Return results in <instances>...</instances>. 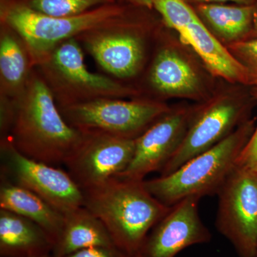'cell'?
<instances>
[{
  "instance_id": "d4e9b609",
  "label": "cell",
  "mask_w": 257,
  "mask_h": 257,
  "mask_svg": "<svg viewBox=\"0 0 257 257\" xmlns=\"http://www.w3.org/2000/svg\"><path fill=\"white\" fill-rule=\"evenodd\" d=\"M189 4L192 5L199 4H210V3H224L231 2L234 4L241 5H253L257 0H186Z\"/></svg>"
},
{
  "instance_id": "cb8c5ba5",
  "label": "cell",
  "mask_w": 257,
  "mask_h": 257,
  "mask_svg": "<svg viewBox=\"0 0 257 257\" xmlns=\"http://www.w3.org/2000/svg\"><path fill=\"white\" fill-rule=\"evenodd\" d=\"M115 246H94L79 250L62 257H133Z\"/></svg>"
},
{
  "instance_id": "277c9868",
  "label": "cell",
  "mask_w": 257,
  "mask_h": 257,
  "mask_svg": "<svg viewBox=\"0 0 257 257\" xmlns=\"http://www.w3.org/2000/svg\"><path fill=\"white\" fill-rule=\"evenodd\" d=\"M256 125V119H248L220 143L191 159L172 173L144 180L145 187L169 207L186 198L200 200L206 196L217 195L237 166L238 159Z\"/></svg>"
},
{
  "instance_id": "7c38bea8",
  "label": "cell",
  "mask_w": 257,
  "mask_h": 257,
  "mask_svg": "<svg viewBox=\"0 0 257 257\" xmlns=\"http://www.w3.org/2000/svg\"><path fill=\"white\" fill-rule=\"evenodd\" d=\"M193 111L186 107L171 109L157 120L135 140L133 160L116 177L144 180L149 174L160 172L183 141Z\"/></svg>"
},
{
  "instance_id": "3957f363",
  "label": "cell",
  "mask_w": 257,
  "mask_h": 257,
  "mask_svg": "<svg viewBox=\"0 0 257 257\" xmlns=\"http://www.w3.org/2000/svg\"><path fill=\"white\" fill-rule=\"evenodd\" d=\"M148 10L117 3L102 5L82 14L54 18L39 14L13 0H0V23L9 25L21 36L35 66L37 60L61 42L94 30L132 23Z\"/></svg>"
},
{
  "instance_id": "603a6c76",
  "label": "cell",
  "mask_w": 257,
  "mask_h": 257,
  "mask_svg": "<svg viewBox=\"0 0 257 257\" xmlns=\"http://www.w3.org/2000/svg\"><path fill=\"white\" fill-rule=\"evenodd\" d=\"M250 94L257 101V87H251ZM236 165L254 172L257 171V123L254 132L238 159Z\"/></svg>"
},
{
  "instance_id": "9c48e42d",
  "label": "cell",
  "mask_w": 257,
  "mask_h": 257,
  "mask_svg": "<svg viewBox=\"0 0 257 257\" xmlns=\"http://www.w3.org/2000/svg\"><path fill=\"white\" fill-rule=\"evenodd\" d=\"M154 10L132 23L87 32L76 40L103 70L116 79L132 78L145 64L144 38L157 25Z\"/></svg>"
},
{
  "instance_id": "ba28073f",
  "label": "cell",
  "mask_w": 257,
  "mask_h": 257,
  "mask_svg": "<svg viewBox=\"0 0 257 257\" xmlns=\"http://www.w3.org/2000/svg\"><path fill=\"white\" fill-rule=\"evenodd\" d=\"M216 229L239 257L257 248V173L236 166L217 194Z\"/></svg>"
},
{
  "instance_id": "9a60e30c",
  "label": "cell",
  "mask_w": 257,
  "mask_h": 257,
  "mask_svg": "<svg viewBox=\"0 0 257 257\" xmlns=\"http://www.w3.org/2000/svg\"><path fill=\"white\" fill-rule=\"evenodd\" d=\"M181 42L195 51L209 72L233 84L248 86L247 72L198 18L179 35Z\"/></svg>"
},
{
  "instance_id": "6da1fadb",
  "label": "cell",
  "mask_w": 257,
  "mask_h": 257,
  "mask_svg": "<svg viewBox=\"0 0 257 257\" xmlns=\"http://www.w3.org/2000/svg\"><path fill=\"white\" fill-rule=\"evenodd\" d=\"M8 140L25 156L51 165L64 164L85 132L64 119L55 98L34 67L26 87L14 102Z\"/></svg>"
},
{
  "instance_id": "7402d4cb",
  "label": "cell",
  "mask_w": 257,
  "mask_h": 257,
  "mask_svg": "<svg viewBox=\"0 0 257 257\" xmlns=\"http://www.w3.org/2000/svg\"><path fill=\"white\" fill-rule=\"evenodd\" d=\"M247 72L248 87H257V38L226 45Z\"/></svg>"
},
{
  "instance_id": "484cf974",
  "label": "cell",
  "mask_w": 257,
  "mask_h": 257,
  "mask_svg": "<svg viewBox=\"0 0 257 257\" xmlns=\"http://www.w3.org/2000/svg\"><path fill=\"white\" fill-rule=\"evenodd\" d=\"M122 3L138 7V8H147L149 10H154L152 0H121Z\"/></svg>"
},
{
  "instance_id": "4316f807",
  "label": "cell",
  "mask_w": 257,
  "mask_h": 257,
  "mask_svg": "<svg viewBox=\"0 0 257 257\" xmlns=\"http://www.w3.org/2000/svg\"><path fill=\"white\" fill-rule=\"evenodd\" d=\"M254 17H253V27L252 32L250 35L249 39L257 38V1L254 5Z\"/></svg>"
},
{
  "instance_id": "4dcf8cb0",
  "label": "cell",
  "mask_w": 257,
  "mask_h": 257,
  "mask_svg": "<svg viewBox=\"0 0 257 257\" xmlns=\"http://www.w3.org/2000/svg\"><path fill=\"white\" fill-rule=\"evenodd\" d=\"M256 173H257V171H256Z\"/></svg>"
},
{
  "instance_id": "f1b7e54d",
  "label": "cell",
  "mask_w": 257,
  "mask_h": 257,
  "mask_svg": "<svg viewBox=\"0 0 257 257\" xmlns=\"http://www.w3.org/2000/svg\"><path fill=\"white\" fill-rule=\"evenodd\" d=\"M133 257H143L141 256V254H140V253H138V254L135 255V256H134Z\"/></svg>"
},
{
  "instance_id": "e0dca14e",
  "label": "cell",
  "mask_w": 257,
  "mask_h": 257,
  "mask_svg": "<svg viewBox=\"0 0 257 257\" xmlns=\"http://www.w3.org/2000/svg\"><path fill=\"white\" fill-rule=\"evenodd\" d=\"M54 241L36 223L0 209V256L36 257L52 254Z\"/></svg>"
},
{
  "instance_id": "ac0fdd59",
  "label": "cell",
  "mask_w": 257,
  "mask_h": 257,
  "mask_svg": "<svg viewBox=\"0 0 257 257\" xmlns=\"http://www.w3.org/2000/svg\"><path fill=\"white\" fill-rule=\"evenodd\" d=\"M0 209L12 211L36 223L53 240L61 234L64 214L32 191L1 175Z\"/></svg>"
},
{
  "instance_id": "5bb4252c",
  "label": "cell",
  "mask_w": 257,
  "mask_h": 257,
  "mask_svg": "<svg viewBox=\"0 0 257 257\" xmlns=\"http://www.w3.org/2000/svg\"><path fill=\"white\" fill-rule=\"evenodd\" d=\"M149 83L162 96L197 100L202 98L199 74L182 56L170 47L157 52L150 67Z\"/></svg>"
},
{
  "instance_id": "f546056e",
  "label": "cell",
  "mask_w": 257,
  "mask_h": 257,
  "mask_svg": "<svg viewBox=\"0 0 257 257\" xmlns=\"http://www.w3.org/2000/svg\"><path fill=\"white\" fill-rule=\"evenodd\" d=\"M253 257H257V248H256V252H255L254 256H253Z\"/></svg>"
},
{
  "instance_id": "7a4b0ae2",
  "label": "cell",
  "mask_w": 257,
  "mask_h": 257,
  "mask_svg": "<svg viewBox=\"0 0 257 257\" xmlns=\"http://www.w3.org/2000/svg\"><path fill=\"white\" fill-rule=\"evenodd\" d=\"M83 193L84 207L100 219L115 246L132 256L172 207L154 197L144 180L115 177Z\"/></svg>"
},
{
  "instance_id": "30bf717a",
  "label": "cell",
  "mask_w": 257,
  "mask_h": 257,
  "mask_svg": "<svg viewBox=\"0 0 257 257\" xmlns=\"http://www.w3.org/2000/svg\"><path fill=\"white\" fill-rule=\"evenodd\" d=\"M1 175L45 199L65 214L84 206V193L68 172L32 160L8 140H1Z\"/></svg>"
},
{
  "instance_id": "5b68a950",
  "label": "cell",
  "mask_w": 257,
  "mask_h": 257,
  "mask_svg": "<svg viewBox=\"0 0 257 257\" xmlns=\"http://www.w3.org/2000/svg\"><path fill=\"white\" fill-rule=\"evenodd\" d=\"M59 108L96 99L137 98L141 91L107 76L91 72L76 39L61 42L34 66Z\"/></svg>"
},
{
  "instance_id": "8fae6325",
  "label": "cell",
  "mask_w": 257,
  "mask_h": 257,
  "mask_svg": "<svg viewBox=\"0 0 257 257\" xmlns=\"http://www.w3.org/2000/svg\"><path fill=\"white\" fill-rule=\"evenodd\" d=\"M82 143L64 165L82 191L97 187L122 173L133 160L135 140L84 131Z\"/></svg>"
},
{
  "instance_id": "52a82bcc",
  "label": "cell",
  "mask_w": 257,
  "mask_h": 257,
  "mask_svg": "<svg viewBox=\"0 0 257 257\" xmlns=\"http://www.w3.org/2000/svg\"><path fill=\"white\" fill-rule=\"evenodd\" d=\"M252 96L225 93L194 109L180 146L160 171L166 176L191 159L215 146L249 119Z\"/></svg>"
},
{
  "instance_id": "d6986e66",
  "label": "cell",
  "mask_w": 257,
  "mask_h": 257,
  "mask_svg": "<svg viewBox=\"0 0 257 257\" xmlns=\"http://www.w3.org/2000/svg\"><path fill=\"white\" fill-rule=\"evenodd\" d=\"M115 246L105 226L84 206L64 214V224L52 255L62 257L84 248Z\"/></svg>"
},
{
  "instance_id": "4fadbf2b",
  "label": "cell",
  "mask_w": 257,
  "mask_h": 257,
  "mask_svg": "<svg viewBox=\"0 0 257 257\" xmlns=\"http://www.w3.org/2000/svg\"><path fill=\"white\" fill-rule=\"evenodd\" d=\"M199 199L186 198L147 235L140 253L143 257H176L185 248L210 242L212 235L199 211Z\"/></svg>"
},
{
  "instance_id": "83f0119b",
  "label": "cell",
  "mask_w": 257,
  "mask_h": 257,
  "mask_svg": "<svg viewBox=\"0 0 257 257\" xmlns=\"http://www.w3.org/2000/svg\"><path fill=\"white\" fill-rule=\"evenodd\" d=\"M36 257H53L52 254L42 255V256H36Z\"/></svg>"
},
{
  "instance_id": "ffe728a7",
  "label": "cell",
  "mask_w": 257,
  "mask_h": 257,
  "mask_svg": "<svg viewBox=\"0 0 257 257\" xmlns=\"http://www.w3.org/2000/svg\"><path fill=\"white\" fill-rule=\"evenodd\" d=\"M253 5L210 3L192 6L206 28L227 45L249 39L253 27Z\"/></svg>"
},
{
  "instance_id": "2e32d148",
  "label": "cell",
  "mask_w": 257,
  "mask_h": 257,
  "mask_svg": "<svg viewBox=\"0 0 257 257\" xmlns=\"http://www.w3.org/2000/svg\"><path fill=\"white\" fill-rule=\"evenodd\" d=\"M33 69L23 38L9 25L0 23V99L16 101L26 87Z\"/></svg>"
},
{
  "instance_id": "8992f818",
  "label": "cell",
  "mask_w": 257,
  "mask_h": 257,
  "mask_svg": "<svg viewBox=\"0 0 257 257\" xmlns=\"http://www.w3.org/2000/svg\"><path fill=\"white\" fill-rule=\"evenodd\" d=\"M59 109L67 122L77 130L136 140L172 108L155 99L108 98Z\"/></svg>"
},
{
  "instance_id": "44dd1931",
  "label": "cell",
  "mask_w": 257,
  "mask_h": 257,
  "mask_svg": "<svg viewBox=\"0 0 257 257\" xmlns=\"http://www.w3.org/2000/svg\"><path fill=\"white\" fill-rule=\"evenodd\" d=\"M39 14L63 18L82 14L102 5L122 3L121 0H13Z\"/></svg>"
}]
</instances>
